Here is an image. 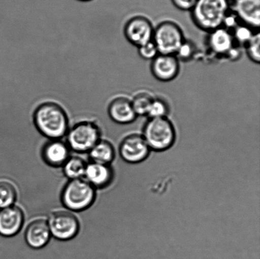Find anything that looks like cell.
Instances as JSON below:
<instances>
[{"label":"cell","mask_w":260,"mask_h":259,"mask_svg":"<svg viewBox=\"0 0 260 259\" xmlns=\"http://www.w3.org/2000/svg\"><path fill=\"white\" fill-rule=\"evenodd\" d=\"M36 128L48 139H62L70 129V122L64 109L54 102L43 103L34 114Z\"/></svg>","instance_id":"1"},{"label":"cell","mask_w":260,"mask_h":259,"mask_svg":"<svg viewBox=\"0 0 260 259\" xmlns=\"http://www.w3.org/2000/svg\"><path fill=\"white\" fill-rule=\"evenodd\" d=\"M231 11V0H198L191 10L192 21L199 29L210 32L223 27Z\"/></svg>","instance_id":"2"},{"label":"cell","mask_w":260,"mask_h":259,"mask_svg":"<svg viewBox=\"0 0 260 259\" xmlns=\"http://www.w3.org/2000/svg\"><path fill=\"white\" fill-rule=\"evenodd\" d=\"M96 197V190L84 178L69 180L60 195L63 206L75 213L88 209Z\"/></svg>","instance_id":"3"},{"label":"cell","mask_w":260,"mask_h":259,"mask_svg":"<svg viewBox=\"0 0 260 259\" xmlns=\"http://www.w3.org/2000/svg\"><path fill=\"white\" fill-rule=\"evenodd\" d=\"M103 131L95 121H83L73 124L66 135L71 151L80 154L88 152L102 139Z\"/></svg>","instance_id":"4"},{"label":"cell","mask_w":260,"mask_h":259,"mask_svg":"<svg viewBox=\"0 0 260 259\" xmlns=\"http://www.w3.org/2000/svg\"><path fill=\"white\" fill-rule=\"evenodd\" d=\"M142 137L150 151L164 152L174 144L176 131L167 118L149 119L143 129Z\"/></svg>","instance_id":"5"},{"label":"cell","mask_w":260,"mask_h":259,"mask_svg":"<svg viewBox=\"0 0 260 259\" xmlns=\"http://www.w3.org/2000/svg\"><path fill=\"white\" fill-rule=\"evenodd\" d=\"M47 219L52 237L66 242L74 239L80 230V223L75 212L68 209L53 211Z\"/></svg>","instance_id":"6"},{"label":"cell","mask_w":260,"mask_h":259,"mask_svg":"<svg viewBox=\"0 0 260 259\" xmlns=\"http://www.w3.org/2000/svg\"><path fill=\"white\" fill-rule=\"evenodd\" d=\"M185 40L179 25L172 21H164L154 28L152 42L159 54L175 55Z\"/></svg>","instance_id":"7"},{"label":"cell","mask_w":260,"mask_h":259,"mask_svg":"<svg viewBox=\"0 0 260 259\" xmlns=\"http://www.w3.org/2000/svg\"><path fill=\"white\" fill-rule=\"evenodd\" d=\"M154 31L151 22L143 16H135L127 20L123 29L127 42L137 48L152 42Z\"/></svg>","instance_id":"8"},{"label":"cell","mask_w":260,"mask_h":259,"mask_svg":"<svg viewBox=\"0 0 260 259\" xmlns=\"http://www.w3.org/2000/svg\"><path fill=\"white\" fill-rule=\"evenodd\" d=\"M150 150L142 136L137 134L124 137L119 147V155L124 162L138 164L149 156Z\"/></svg>","instance_id":"9"},{"label":"cell","mask_w":260,"mask_h":259,"mask_svg":"<svg viewBox=\"0 0 260 259\" xmlns=\"http://www.w3.org/2000/svg\"><path fill=\"white\" fill-rule=\"evenodd\" d=\"M231 10L241 24L259 30L260 0H231Z\"/></svg>","instance_id":"10"},{"label":"cell","mask_w":260,"mask_h":259,"mask_svg":"<svg viewBox=\"0 0 260 259\" xmlns=\"http://www.w3.org/2000/svg\"><path fill=\"white\" fill-rule=\"evenodd\" d=\"M25 215L23 210L16 205L0 209V235L14 237L22 230Z\"/></svg>","instance_id":"11"},{"label":"cell","mask_w":260,"mask_h":259,"mask_svg":"<svg viewBox=\"0 0 260 259\" xmlns=\"http://www.w3.org/2000/svg\"><path fill=\"white\" fill-rule=\"evenodd\" d=\"M52 238L47 219L45 218L40 217L32 220L25 230V242L32 249L40 250L44 248Z\"/></svg>","instance_id":"12"},{"label":"cell","mask_w":260,"mask_h":259,"mask_svg":"<svg viewBox=\"0 0 260 259\" xmlns=\"http://www.w3.org/2000/svg\"><path fill=\"white\" fill-rule=\"evenodd\" d=\"M180 69V61L173 55L159 54L150 65L153 76L161 82L174 80L179 75Z\"/></svg>","instance_id":"13"},{"label":"cell","mask_w":260,"mask_h":259,"mask_svg":"<svg viewBox=\"0 0 260 259\" xmlns=\"http://www.w3.org/2000/svg\"><path fill=\"white\" fill-rule=\"evenodd\" d=\"M71 150L62 139H47L41 151L43 161L48 166L62 167L71 156Z\"/></svg>","instance_id":"14"},{"label":"cell","mask_w":260,"mask_h":259,"mask_svg":"<svg viewBox=\"0 0 260 259\" xmlns=\"http://www.w3.org/2000/svg\"><path fill=\"white\" fill-rule=\"evenodd\" d=\"M108 113L111 120L118 125H128L134 123L137 118L131 100L123 96H119L111 101Z\"/></svg>","instance_id":"15"},{"label":"cell","mask_w":260,"mask_h":259,"mask_svg":"<svg viewBox=\"0 0 260 259\" xmlns=\"http://www.w3.org/2000/svg\"><path fill=\"white\" fill-rule=\"evenodd\" d=\"M84 179L96 190L106 189L113 181V169L111 165L88 162Z\"/></svg>","instance_id":"16"},{"label":"cell","mask_w":260,"mask_h":259,"mask_svg":"<svg viewBox=\"0 0 260 259\" xmlns=\"http://www.w3.org/2000/svg\"><path fill=\"white\" fill-rule=\"evenodd\" d=\"M209 49L215 55L225 56L228 55L234 47V41L233 34L223 27L218 28L209 32L207 40Z\"/></svg>","instance_id":"17"},{"label":"cell","mask_w":260,"mask_h":259,"mask_svg":"<svg viewBox=\"0 0 260 259\" xmlns=\"http://www.w3.org/2000/svg\"><path fill=\"white\" fill-rule=\"evenodd\" d=\"M88 154L90 162L107 165H111L116 156L113 144L104 139H101Z\"/></svg>","instance_id":"18"},{"label":"cell","mask_w":260,"mask_h":259,"mask_svg":"<svg viewBox=\"0 0 260 259\" xmlns=\"http://www.w3.org/2000/svg\"><path fill=\"white\" fill-rule=\"evenodd\" d=\"M87 163L80 157L71 156L62 167L63 173L69 180L84 178Z\"/></svg>","instance_id":"19"},{"label":"cell","mask_w":260,"mask_h":259,"mask_svg":"<svg viewBox=\"0 0 260 259\" xmlns=\"http://www.w3.org/2000/svg\"><path fill=\"white\" fill-rule=\"evenodd\" d=\"M17 199L15 185L7 180H0V209L15 205Z\"/></svg>","instance_id":"20"},{"label":"cell","mask_w":260,"mask_h":259,"mask_svg":"<svg viewBox=\"0 0 260 259\" xmlns=\"http://www.w3.org/2000/svg\"><path fill=\"white\" fill-rule=\"evenodd\" d=\"M149 93L142 92L137 93L131 100L133 108L138 116H147L152 101L154 100Z\"/></svg>","instance_id":"21"},{"label":"cell","mask_w":260,"mask_h":259,"mask_svg":"<svg viewBox=\"0 0 260 259\" xmlns=\"http://www.w3.org/2000/svg\"><path fill=\"white\" fill-rule=\"evenodd\" d=\"M169 113L170 106L167 101L161 98H154L147 116L149 119L167 118Z\"/></svg>","instance_id":"22"},{"label":"cell","mask_w":260,"mask_h":259,"mask_svg":"<svg viewBox=\"0 0 260 259\" xmlns=\"http://www.w3.org/2000/svg\"><path fill=\"white\" fill-rule=\"evenodd\" d=\"M247 55L252 62L259 64L260 62V34L254 33L253 36L245 45Z\"/></svg>","instance_id":"23"},{"label":"cell","mask_w":260,"mask_h":259,"mask_svg":"<svg viewBox=\"0 0 260 259\" xmlns=\"http://www.w3.org/2000/svg\"><path fill=\"white\" fill-rule=\"evenodd\" d=\"M254 33V30L250 27L241 24L234 29V32L232 34L235 42L240 45L245 46L253 36Z\"/></svg>","instance_id":"24"},{"label":"cell","mask_w":260,"mask_h":259,"mask_svg":"<svg viewBox=\"0 0 260 259\" xmlns=\"http://www.w3.org/2000/svg\"><path fill=\"white\" fill-rule=\"evenodd\" d=\"M196 45L191 41L185 40L175 53V57L179 61L188 62L192 59L196 54Z\"/></svg>","instance_id":"25"},{"label":"cell","mask_w":260,"mask_h":259,"mask_svg":"<svg viewBox=\"0 0 260 259\" xmlns=\"http://www.w3.org/2000/svg\"><path fill=\"white\" fill-rule=\"evenodd\" d=\"M138 53H139L140 57L143 59L151 61L159 54L152 41L138 48Z\"/></svg>","instance_id":"26"},{"label":"cell","mask_w":260,"mask_h":259,"mask_svg":"<svg viewBox=\"0 0 260 259\" xmlns=\"http://www.w3.org/2000/svg\"><path fill=\"white\" fill-rule=\"evenodd\" d=\"M171 1L178 10L182 11H191L198 0H171Z\"/></svg>","instance_id":"27"},{"label":"cell","mask_w":260,"mask_h":259,"mask_svg":"<svg viewBox=\"0 0 260 259\" xmlns=\"http://www.w3.org/2000/svg\"><path fill=\"white\" fill-rule=\"evenodd\" d=\"M77 1L81 2H89L93 1V0H77Z\"/></svg>","instance_id":"28"}]
</instances>
